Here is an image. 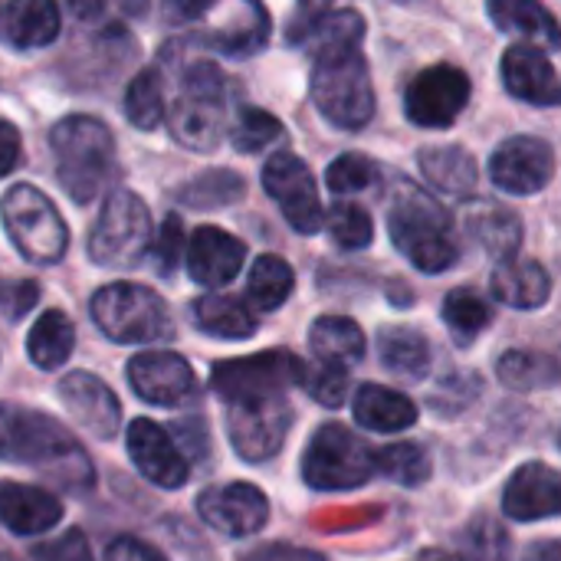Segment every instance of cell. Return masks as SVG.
Returning a JSON list of instances; mask_svg holds the SVG:
<instances>
[{"label":"cell","mask_w":561,"mask_h":561,"mask_svg":"<svg viewBox=\"0 0 561 561\" xmlns=\"http://www.w3.org/2000/svg\"><path fill=\"white\" fill-rule=\"evenodd\" d=\"M76 348V325L66 312L59 309H46L33 329H30V339H26V355L36 368L43 371H56L69 362Z\"/></svg>","instance_id":"obj_32"},{"label":"cell","mask_w":561,"mask_h":561,"mask_svg":"<svg viewBox=\"0 0 561 561\" xmlns=\"http://www.w3.org/2000/svg\"><path fill=\"white\" fill-rule=\"evenodd\" d=\"M503 72V85L513 99L539 105V108H552L561 102V85L559 72L552 66V59L546 56L542 46L533 43H513L503 53L500 62Z\"/></svg>","instance_id":"obj_20"},{"label":"cell","mask_w":561,"mask_h":561,"mask_svg":"<svg viewBox=\"0 0 561 561\" xmlns=\"http://www.w3.org/2000/svg\"><path fill=\"white\" fill-rule=\"evenodd\" d=\"M523 561H561V546L556 539H542V542L529 546V552H526Z\"/></svg>","instance_id":"obj_53"},{"label":"cell","mask_w":561,"mask_h":561,"mask_svg":"<svg viewBox=\"0 0 561 561\" xmlns=\"http://www.w3.org/2000/svg\"><path fill=\"white\" fill-rule=\"evenodd\" d=\"M473 85L460 66L437 62L421 69L404 89V115L421 128H450L470 105Z\"/></svg>","instance_id":"obj_13"},{"label":"cell","mask_w":561,"mask_h":561,"mask_svg":"<svg viewBox=\"0 0 561 561\" xmlns=\"http://www.w3.org/2000/svg\"><path fill=\"white\" fill-rule=\"evenodd\" d=\"M556 174V151L546 138L513 135L490 154V181L516 197L539 194Z\"/></svg>","instance_id":"obj_15"},{"label":"cell","mask_w":561,"mask_h":561,"mask_svg":"<svg viewBox=\"0 0 561 561\" xmlns=\"http://www.w3.org/2000/svg\"><path fill=\"white\" fill-rule=\"evenodd\" d=\"M59 36V7L49 0H3L0 43L13 49H43Z\"/></svg>","instance_id":"obj_24"},{"label":"cell","mask_w":561,"mask_h":561,"mask_svg":"<svg viewBox=\"0 0 561 561\" xmlns=\"http://www.w3.org/2000/svg\"><path fill=\"white\" fill-rule=\"evenodd\" d=\"M352 414L365 431H375V434H401L417 424V404L408 394L375 385V381H365L355 391Z\"/></svg>","instance_id":"obj_25"},{"label":"cell","mask_w":561,"mask_h":561,"mask_svg":"<svg viewBox=\"0 0 561 561\" xmlns=\"http://www.w3.org/2000/svg\"><path fill=\"white\" fill-rule=\"evenodd\" d=\"M388 233L398 253H404L414 270L431 276L447 273L460 256L450 214L411 181L398 184V194L388 210Z\"/></svg>","instance_id":"obj_2"},{"label":"cell","mask_w":561,"mask_h":561,"mask_svg":"<svg viewBox=\"0 0 561 561\" xmlns=\"http://www.w3.org/2000/svg\"><path fill=\"white\" fill-rule=\"evenodd\" d=\"M23 158V141H20V131L16 125L3 122L0 118V178H7Z\"/></svg>","instance_id":"obj_52"},{"label":"cell","mask_w":561,"mask_h":561,"mask_svg":"<svg viewBox=\"0 0 561 561\" xmlns=\"http://www.w3.org/2000/svg\"><path fill=\"white\" fill-rule=\"evenodd\" d=\"M417 164L424 171V181L447 197H470L480 184V164L463 145L421 148Z\"/></svg>","instance_id":"obj_26"},{"label":"cell","mask_w":561,"mask_h":561,"mask_svg":"<svg viewBox=\"0 0 561 561\" xmlns=\"http://www.w3.org/2000/svg\"><path fill=\"white\" fill-rule=\"evenodd\" d=\"M128 460L158 490H181L191 477V463L174 444V437L148 417H138L125 431Z\"/></svg>","instance_id":"obj_18"},{"label":"cell","mask_w":561,"mask_h":561,"mask_svg":"<svg viewBox=\"0 0 561 561\" xmlns=\"http://www.w3.org/2000/svg\"><path fill=\"white\" fill-rule=\"evenodd\" d=\"M375 477V450L342 424H325L312 434L302 454V480L319 493H348Z\"/></svg>","instance_id":"obj_9"},{"label":"cell","mask_w":561,"mask_h":561,"mask_svg":"<svg viewBox=\"0 0 561 561\" xmlns=\"http://www.w3.org/2000/svg\"><path fill=\"white\" fill-rule=\"evenodd\" d=\"M0 460L39 470L69 493L92 490V463L82 444L49 414L23 404L0 401Z\"/></svg>","instance_id":"obj_1"},{"label":"cell","mask_w":561,"mask_h":561,"mask_svg":"<svg viewBox=\"0 0 561 561\" xmlns=\"http://www.w3.org/2000/svg\"><path fill=\"white\" fill-rule=\"evenodd\" d=\"M0 561H16L13 556H0Z\"/></svg>","instance_id":"obj_55"},{"label":"cell","mask_w":561,"mask_h":561,"mask_svg":"<svg viewBox=\"0 0 561 561\" xmlns=\"http://www.w3.org/2000/svg\"><path fill=\"white\" fill-rule=\"evenodd\" d=\"M171 138L187 151H214L227 131V76L210 59H194L178 95L164 105Z\"/></svg>","instance_id":"obj_5"},{"label":"cell","mask_w":561,"mask_h":561,"mask_svg":"<svg viewBox=\"0 0 561 561\" xmlns=\"http://www.w3.org/2000/svg\"><path fill=\"white\" fill-rule=\"evenodd\" d=\"M0 296H3V283H0Z\"/></svg>","instance_id":"obj_56"},{"label":"cell","mask_w":561,"mask_h":561,"mask_svg":"<svg viewBox=\"0 0 561 561\" xmlns=\"http://www.w3.org/2000/svg\"><path fill=\"white\" fill-rule=\"evenodd\" d=\"M496 378L510 391H542V388H556L559 385V365L546 352L513 348V352H503L500 355Z\"/></svg>","instance_id":"obj_37"},{"label":"cell","mask_w":561,"mask_h":561,"mask_svg":"<svg viewBox=\"0 0 561 561\" xmlns=\"http://www.w3.org/2000/svg\"><path fill=\"white\" fill-rule=\"evenodd\" d=\"M62 519V503L39 490V486H26V483H13L3 480L0 483V523L13 533V536H39L56 529Z\"/></svg>","instance_id":"obj_23"},{"label":"cell","mask_w":561,"mask_h":561,"mask_svg":"<svg viewBox=\"0 0 561 561\" xmlns=\"http://www.w3.org/2000/svg\"><path fill=\"white\" fill-rule=\"evenodd\" d=\"M105 561H164V556H161L154 546L135 539V536H122V539H115V542L108 546Z\"/></svg>","instance_id":"obj_51"},{"label":"cell","mask_w":561,"mask_h":561,"mask_svg":"<svg viewBox=\"0 0 561 561\" xmlns=\"http://www.w3.org/2000/svg\"><path fill=\"white\" fill-rule=\"evenodd\" d=\"M59 401H62L66 414L82 431H89L95 440H115V434L122 427V404L102 378H95L89 371L62 375Z\"/></svg>","instance_id":"obj_19"},{"label":"cell","mask_w":561,"mask_h":561,"mask_svg":"<svg viewBox=\"0 0 561 561\" xmlns=\"http://www.w3.org/2000/svg\"><path fill=\"white\" fill-rule=\"evenodd\" d=\"M56 178L72 204L85 207L105 187L115 168V138L105 122L92 115H66L49 131Z\"/></svg>","instance_id":"obj_4"},{"label":"cell","mask_w":561,"mask_h":561,"mask_svg":"<svg viewBox=\"0 0 561 561\" xmlns=\"http://www.w3.org/2000/svg\"><path fill=\"white\" fill-rule=\"evenodd\" d=\"M125 375L131 391L154 408H187L201 391L194 368L174 352H141L128 362Z\"/></svg>","instance_id":"obj_16"},{"label":"cell","mask_w":561,"mask_h":561,"mask_svg":"<svg viewBox=\"0 0 561 561\" xmlns=\"http://www.w3.org/2000/svg\"><path fill=\"white\" fill-rule=\"evenodd\" d=\"M240 561H329L325 556L312 552V549H299L289 542H266L250 549L247 556H240Z\"/></svg>","instance_id":"obj_48"},{"label":"cell","mask_w":561,"mask_h":561,"mask_svg":"<svg viewBox=\"0 0 561 561\" xmlns=\"http://www.w3.org/2000/svg\"><path fill=\"white\" fill-rule=\"evenodd\" d=\"M309 348L316 362L352 368L365 358V332L345 316H322L309 329Z\"/></svg>","instance_id":"obj_33"},{"label":"cell","mask_w":561,"mask_h":561,"mask_svg":"<svg viewBox=\"0 0 561 561\" xmlns=\"http://www.w3.org/2000/svg\"><path fill=\"white\" fill-rule=\"evenodd\" d=\"M243 194H247L243 174H237L230 168H207L197 178H191L187 184H181L174 191V201L191 210H220V207L237 204Z\"/></svg>","instance_id":"obj_34"},{"label":"cell","mask_w":561,"mask_h":561,"mask_svg":"<svg viewBox=\"0 0 561 561\" xmlns=\"http://www.w3.org/2000/svg\"><path fill=\"white\" fill-rule=\"evenodd\" d=\"M293 431V404L286 394L250 398L227 404V437L240 460L266 463L273 460Z\"/></svg>","instance_id":"obj_12"},{"label":"cell","mask_w":561,"mask_h":561,"mask_svg":"<svg viewBox=\"0 0 561 561\" xmlns=\"http://www.w3.org/2000/svg\"><path fill=\"white\" fill-rule=\"evenodd\" d=\"M332 240L342 247V250H365L371 247L375 240V224H371V214L352 201H335L329 210H325V224Z\"/></svg>","instance_id":"obj_42"},{"label":"cell","mask_w":561,"mask_h":561,"mask_svg":"<svg viewBox=\"0 0 561 561\" xmlns=\"http://www.w3.org/2000/svg\"><path fill=\"white\" fill-rule=\"evenodd\" d=\"M296 276L293 266L283 256L263 253L247 276V299L256 312H276L279 306H286V299L293 296Z\"/></svg>","instance_id":"obj_36"},{"label":"cell","mask_w":561,"mask_h":561,"mask_svg":"<svg viewBox=\"0 0 561 561\" xmlns=\"http://www.w3.org/2000/svg\"><path fill=\"white\" fill-rule=\"evenodd\" d=\"M33 561H92V556H89V546H85L82 533L69 529V533L36 546L33 549Z\"/></svg>","instance_id":"obj_46"},{"label":"cell","mask_w":561,"mask_h":561,"mask_svg":"<svg viewBox=\"0 0 561 561\" xmlns=\"http://www.w3.org/2000/svg\"><path fill=\"white\" fill-rule=\"evenodd\" d=\"M178 16H187L197 39L224 56H253L270 43L273 23L263 3H178Z\"/></svg>","instance_id":"obj_10"},{"label":"cell","mask_w":561,"mask_h":561,"mask_svg":"<svg viewBox=\"0 0 561 561\" xmlns=\"http://www.w3.org/2000/svg\"><path fill=\"white\" fill-rule=\"evenodd\" d=\"M378 358L381 365L408 381H424L431 375V342L421 329L414 325H385L378 332Z\"/></svg>","instance_id":"obj_29"},{"label":"cell","mask_w":561,"mask_h":561,"mask_svg":"<svg viewBox=\"0 0 561 561\" xmlns=\"http://www.w3.org/2000/svg\"><path fill=\"white\" fill-rule=\"evenodd\" d=\"M95 329L118 345H154L174 339L168 302L141 283H108L89 302Z\"/></svg>","instance_id":"obj_6"},{"label":"cell","mask_w":561,"mask_h":561,"mask_svg":"<svg viewBox=\"0 0 561 561\" xmlns=\"http://www.w3.org/2000/svg\"><path fill=\"white\" fill-rule=\"evenodd\" d=\"M197 513L220 536L247 539L270 523V500L253 483H224V486H207L197 496Z\"/></svg>","instance_id":"obj_17"},{"label":"cell","mask_w":561,"mask_h":561,"mask_svg":"<svg viewBox=\"0 0 561 561\" xmlns=\"http://www.w3.org/2000/svg\"><path fill=\"white\" fill-rule=\"evenodd\" d=\"M477 391H480V381H477L473 375H454V378L444 381L440 391L434 394V408H440V404L450 398V404L444 408V414H457V411H463V408L477 398Z\"/></svg>","instance_id":"obj_47"},{"label":"cell","mask_w":561,"mask_h":561,"mask_svg":"<svg viewBox=\"0 0 561 561\" xmlns=\"http://www.w3.org/2000/svg\"><path fill=\"white\" fill-rule=\"evenodd\" d=\"M151 214L145 201L125 187H115L102 210L95 227L89 230L85 253L102 270H135L148 250H151Z\"/></svg>","instance_id":"obj_8"},{"label":"cell","mask_w":561,"mask_h":561,"mask_svg":"<svg viewBox=\"0 0 561 561\" xmlns=\"http://www.w3.org/2000/svg\"><path fill=\"white\" fill-rule=\"evenodd\" d=\"M0 220L16 253L36 266H53L69 250V227L56 204L33 184H13L0 201Z\"/></svg>","instance_id":"obj_7"},{"label":"cell","mask_w":561,"mask_h":561,"mask_svg":"<svg viewBox=\"0 0 561 561\" xmlns=\"http://www.w3.org/2000/svg\"><path fill=\"white\" fill-rule=\"evenodd\" d=\"M503 513L513 523L556 519L561 513V480L556 467L523 463L503 490Z\"/></svg>","instance_id":"obj_22"},{"label":"cell","mask_w":561,"mask_h":561,"mask_svg":"<svg viewBox=\"0 0 561 561\" xmlns=\"http://www.w3.org/2000/svg\"><path fill=\"white\" fill-rule=\"evenodd\" d=\"M329 10V3H302L299 10H293L289 23H286V43L289 46H302L306 36L312 33V26L319 23V16Z\"/></svg>","instance_id":"obj_49"},{"label":"cell","mask_w":561,"mask_h":561,"mask_svg":"<svg viewBox=\"0 0 561 561\" xmlns=\"http://www.w3.org/2000/svg\"><path fill=\"white\" fill-rule=\"evenodd\" d=\"M279 138H283V122L273 112H263L256 105H243L233 118V128H230V141L240 154L266 151Z\"/></svg>","instance_id":"obj_41"},{"label":"cell","mask_w":561,"mask_h":561,"mask_svg":"<svg viewBox=\"0 0 561 561\" xmlns=\"http://www.w3.org/2000/svg\"><path fill=\"white\" fill-rule=\"evenodd\" d=\"M187 237V273L194 283L207 289H224L237 279L247 263V247L233 233L220 227H197Z\"/></svg>","instance_id":"obj_21"},{"label":"cell","mask_w":561,"mask_h":561,"mask_svg":"<svg viewBox=\"0 0 561 561\" xmlns=\"http://www.w3.org/2000/svg\"><path fill=\"white\" fill-rule=\"evenodd\" d=\"M194 325L204 335L214 339H250L256 335L260 322L253 316V309L227 293H207L194 302Z\"/></svg>","instance_id":"obj_30"},{"label":"cell","mask_w":561,"mask_h":561,"mask_svg":"<svg viewBox=\"0 0 561 561\" xmlns=\"http://www.w3.org/2000/svg\"><path fill=\"white\" fill-rule=\"evenodd\" d=\"M375 473H381L385 480L398 483V486H424L434 473L431 454L414 444V440H401V444H388L375 454Z\"/></svg>","instance_id":"obj_38"},{"label":"cell","mask_w":561,"mask_h":561,"mask_svg":"<svg viewBox=\"0 0 561 561\" xmlns=\"http://www.w3.org/2000/svg\"><path fill=\"white\" fill-rule=\"evenodd\" d=\"M378 178V164L368 158V154H358V151H348V154H339L329 171H325V184L332 194L345 197V194H358V191H368Z\"/></svg>","instance_id":"obj_44"},{"label":"cell","mask_w":561,"mask_h":561,"mask_svg":"<svg viewBox=\"0 0 561 561\" xmlns=\"http://www.w3.org/2000/svg\"><path fill=\"white\" fill-rule=\"evenodd\" d=\"M39 299V286L36 283H20V286H3V296H0V309L7 312V319H23Z\"/></svg>","instance_id":"obj_50"},{"label":"cell","mask_w":561,"mask_h":561,"mask_svg":"<svg viewBox=\"0 0 561 561\" xmlns=\"http://www.w3.org/2000/svg\"><path fill=\"white\" fill-rule=\"evenodd\" d=\"M263 187L276 201V207L283 210V217L293 230H299L302 237H312L322 230L325 207L319 197V184L299 154H293V151L273 154L263 164Z\"/></svg>","instance_id":"obj_14"},{"label":"cell","mask_w":561,"mask_h":561,"mask_svg":"<svg viewBox=\"0 0 561 561\" xmlns=\"http://www.w3.org/2000/svg\"><path fill=\"white\" fill-rule=\"evenodd\" d=\"M486 13L500 30L519 33V36L533 39V46H539V43H546L549 49L561 46L559 23L542 3H533V0H493V3H486Z\"/></svg>","instance_id":"obj_31"},{"label":"cell","mask_w":561,"mask_h":561,"mask_svg":"<svg viewBox=\"0 0 561 561\" xmlns=\"http://www.w3.org/2000/svg\"><path fill=\"white\" fill-rule=\"evenodd\" d=\"M440 319L447 325V332L454 335L457 345H473L490 325H493V306L470 286L454 289L444 306H440Z\"/></svg>","instance_id":"obj_35"},{"label":"cell","mask_w":561,"mask_h":561,"mask_svg":"<svg viewBox=\"0 0 561 561\" xmlns=\"http://www.w3.org/2000/svg\"><path fill=\"white\" fill-rule=\"evenodd\" d=\"M490 289L510 309H542L552 299V276L539 260H506L493 270Z\"/></svg>","instance_id":"obj_27"},{"label":"cell","mask_w":561,"mask_h":561,"mask_svg":"<svg viewBox=\"0 0 561 561\" xmlns=\"http://www.w3.org/2000/svg\"><path fill=\"white\" fill-rule=\"evenodd\" d=\"M460 546L467 552L463 561H510V549H513L506 526L493 513H477L467 523Z\"/></svg>","instance_id":"obj_40"},{"label":"cell","mask_w":561,"mask_h":561,"mask_svg":"<svg viewBox=\"0 0 561 561\" xmlns=\"http://www.w3.org/2000/svg\"><path fill=\"white\" fill-rule=\"evenodd\" d=\"M299 388H306V394L316 404L325 408H342L348 398V368L345 365H332V362H302L299 371Z\"/></svg>","instance_id":"obj_43"},{"label":"cell","mask_w":561,"mask_h":561,"mask_svg":"<svg viewBox=\"0 0 561 561\" xmlns=\"http://www.w3.org/2000/svg\"><path fill=\"white\" fill-rule=\"evenodd\" d=\"M125 118L138 131H154L164 122V79L158 66L141 69L125 92Z\"/></svg>","instance_id":"obj_39"},{"label":"cell","mask_w":561,"mask_h":561,"mask_svg":"<svg viewBox=\"0 0 561 561\" xmlns=\"http://www.w3.org/2000/svg\"><path fill=\"white\" fill-rule=\"evenodd\" d=\"M299 371H302V362L293 352L270 348V352H256L247 358L217 362L210 375V388L217 398H224V404L250 401V398H273L299 385Z\"/></svg>","instance_id":"obj_11"},{"label":"cell","mask_w":561,"mask_h":561,"mask_svg":"<svg viewBox=\"0 0 561 561\" xmlns=\"http://www.w3.org/2000/svg\"><path fill=\"white\" fill-rule=\"evenodd\" d=\"M467 230L470 237L500 263L516 260L523 247V220L516 210L496 204V201H477L467 214Z\"/></svg>","instance_id":"obj_28"},{"label":"cell","mask_w":561,"mask_h":561,"mask_svg":"<svg viewBox=\"0 0 561 561\" xmlns=\"http://www.w3.org/2000/svg\"><path fill=\"white\" fill-rule=\"evenodd\" d=\"M184 237H187V233H184L181 217L171 214V217L161 224V233L151 240V243H154V270H158L161 276H171V273H174V266H178V260H181Z\"/></svg>","instance_id":"obj_45"},{"label":"cell","mask_w":561,"mask_h":561,"mask_svg":"<svg viewBox=\"0 0 561 561\" xmlns=\"http://www.w3.org/2000/svg\"><path fill=\"white\" fill-rule=\"evenodd\" d=\"M312 102L325 122L358 131L375 118V85L362 46H335L312 53Z\"/></svg>","instance_id":"obj_3"},{"label":"cell","mask_w":561,"mask_h":561,"mask_svg":"<svg viewBox=\"0 0 561 561\" xmlns=\"http://www.w3.org/2000/svg\"><path fill=\"white\" fill-rule=\"evenodd\" d=\"M421 561H463L460 556H450V552H440V549H427L421 552Z\"/></svg>","instance_id":"obj_54"}]
</instances>
